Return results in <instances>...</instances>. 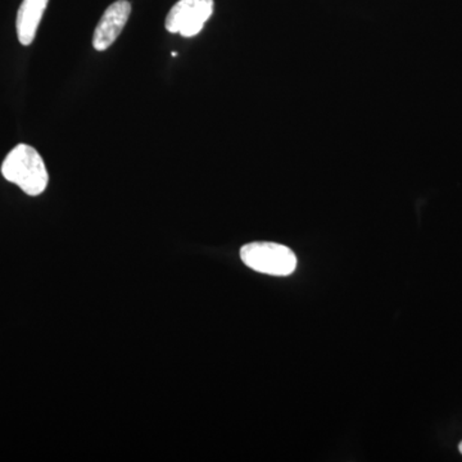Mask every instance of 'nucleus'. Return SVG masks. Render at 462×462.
<instances>
[{
    "label": "nucleus",
    "mask_w": 462,
    "mask_h": 462,
    "mask_svg": "<svg viewBox=\"0 0 462 462\" xmlns=\"http://www.w3.org/2000/svg\"><path fill=\"white\" fill-rule=\"evenodd\" d=\"M5 180L17 185L27 196L38 197L47 189L50 182L47 166L35 148L18 144L5 156L2 163Z\"/></svg>",
    "instance_id": "1"
},
{
    "label": "nucleus",
    "mask_w": 462,
    "mask_h": 462,
    "mask_svg": "<svg viewBox=\"0 0 462 462\" xmlns=\"http://www.w3.org/2000/svg\"><path fill=\"white\" fill-rule=\"evenodd\" d=\"M50 0H23L16 18L17 38L21 44L32 45Z\"/></svg>",
    "instance_id": "5"
},
{
    "label": "nucleus",
    "mask_w": 462,
    "mask_h": 462,
    "mask_svg": "<svg viewBox=\"0 0 462 462\" xmlns=\"http://www.w3.org/2000/svg\"><path fill=\"white\" fill-rule=\"evenodd\" d=\"M132 14V5L127 0H117L112 3L102 18L98 25L94 30L93 47L98 51H107L120 33L123 32L127 21Z\"/></svg>",
    "instance_id": "4"
},
{
    "label": "nucleus",
    "mask_w": 462,
    "mask_h": 462,
    "mask_svg": "<svg viewBox=\"0 0 462 462\" xmlns=\"http://www.w3.org/2000/svg\"><path fill=\"white\" fill-rule=\"evenodd\" d=\"M240 258L249 269L273 276L291 275L297 267L294 252L278 243H249L240 249Z\"/></svg>",
    "instance_id": "2"
},
{
    "label": "nucleus",
    "mask_w": 462,
    "mask_h": 462,
    "mask_svg": "<svg viewBox=\"0 0 462 462\" xmlns=\"http://www.w3.org/2000/svg\"><path fill=\"white\" fill-rule=\"evenodd\" d=\"M458 449H460V452L462 454V442L460 443V446H458Z\"/></svg>",
    "instance_id": "6"
},
{
    "label": "nucleus",
    "mask_w": 462,
    "mask_h": 462,
    "mask_svg": "<svg viewBox=\"0 0 462 462\" xmlns=\"http://www.w3.org/2000/svg\"><path fill=\"white\" fill-rule=\"evenodd\" d=\"M214 0H179L167 14V32L184 38L199 35L214 14Z\"/></svg>",
    "instance_id": "3"
}]
</instances>
